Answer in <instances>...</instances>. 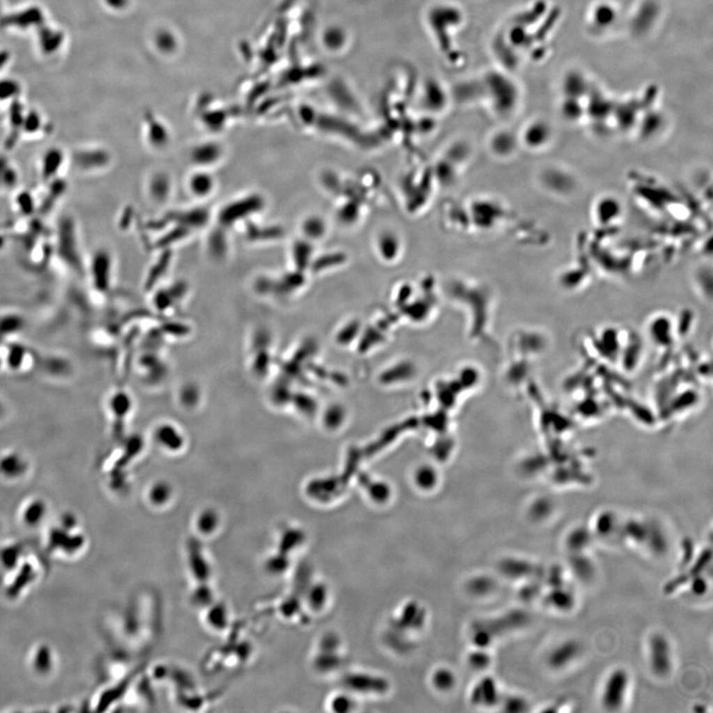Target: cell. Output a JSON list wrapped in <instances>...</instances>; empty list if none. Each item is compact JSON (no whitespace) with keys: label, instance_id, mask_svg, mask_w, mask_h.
<instances>
[{"label":"cell","instance_id":"cell-5","mask_svg":"<svg viewBox=\"0 0 713 713\" xmlns=\"http://www.w3.org/2000/svg\"><path fill=\"white\" fill-rule=\"evenodd\" d=\"M498 569L503 576L510 580H541L545 571L539 565L520 558H505L500 562Z\"/></svg>","mask_w":713,"mask_h":713},{"label":"cell","instance_id":"cell-18","mask_svg":"<svg viewBox=\"0 0 713 713\" xmlns=\"http://www.w3.org/2000/svg\"><path fill=\"white\" fill-rule=\"evenodd\" d=\"M148 142L153 149L161 150L169 145V135L166 127L158 122H151L147 131Z\"/></svg>","mask_w":713,"mask_h":713},{"label":"cell","instance_id":"cell-27","mask_svg":"<svg viewBox=\"0 0 713 713\" xmlns=\"http://www.w3.org/2000/svg\"><path fill=\"white\" fill-rule=\"evenodd\" d=\"M551 507L546 503H538L533 505L530 512L531 519L533 521H543L547 519L551 514Z\"/></svg>","mask_w":713,"mask_h":713},{"label":"cell","instance_id":"cell-17","mask_svg":"<svg viewBox=\"0 0 713 713\" xmlns=\"http://www.w3.org/2000/svg\"><path fill=\"white\" fill-rule=\"evenodd\" d=\"M648 533V523L640 520L630 519L621 527V534L628 542L644 545Z\"/></svg>","mask_w":713,"mask_h":713},{"label":"cell","instance_id":"cell-20","mask_svg":"<svg viewBox=\"0 0 713 713\" xmlns=\"http://www.w3.org/2000/svg\"><path fill=\"white\" fill-rule=\"evenodd\" d=\"M220 233H213L210 237H209L208 249L210 252L211 255L215 256H223L226 255V250H227V243H226V238L224 228L220 227Z\"/></svg>","mask_w":713,"mask_h":713},{"label":"cell","instance_id":"cell-15","mask_svg":"<svg viewBox=\"0 0 713 713\" xmlns=\"http://www.w3.org/2000/svg\"><path fill=\"white\" fill-rule=\"evenodd\" d=\"M472 700L477 705H484L486 707H493L500 703V693L496 682L489 677L482 680L473 691Z\"/></svg>","mask_w":713,"mask_h":713},{"label":"cell","instance_id":"cell-31","mask_svg":"<svg viewBox=\"0 0 713 713\" xmlns=\"http://www.w3.org/2000/svg\"><path fill=\"white\" fill-rule=\"evenodd\" d=\"M350 701L346 700L345 698H338L334 701V707L338 712H345V710H350Z\"/></svg>","mask_w":713,"mask_h":713},{"label":"cell","instance_id":"cell-6","mask_svg":"<svg viewBox=\"0 0 713 713\" xmlns=\"http://www.w3.org/2000/svg\"><path fill=\"white\" fill-rule=\"evenodd\" d=\"M582 653V646L576 640H565L556 645L547 656V664L551 669L562 670L575 663Z\"/></svg>","mask_w":713,"mask_h":713},{"label":"cell","instance_id":"cell-30","mask_svg":"<svg viewBox=\"0 0 713 713\" xmlns=\"http://www.w3.org/2000/svg\"><path fill=\"white\" fill-rule=\"evenodd\" d=\"M470 664L477 669H484V668L489 665L491 659H489L488 654L484 653V652H475V653L470 656Z\"/></svg>","mask_w":713,"mask_h":713},{"label":"cell","instance_id":"cell-26","mask_svg":"<svg viewBox=\"0 0 713 713\" xmlns=\"http://www.w3.org/2000/svg\"><path fill=\"white\" fill-rule=\"evenodd\" d=\"M682 552L681 566L682 568H687L693 562V555H695V545H693V541L691 539L686 538L682 541Z\"/></svg>","mask_w":713,"mask_h":713},{"label":"cell","instance_id":"cell-7","mask_svg":"<svg viewBox=\"0 0 713 713\" xmlns=\"http://www.w3.org/2000/svg\"><path fill=\"white\" fill-rule=\"evenodd\" d=\"M224 150L216 142H204L195 145L190 152V160L197 169H210L222 161Z\"/></svg>","mask_w":713,"mask_h":713},{"label":"cell","instance_id":"cell-1","mask_svg":"<svg viewBox=\"0 0 713 713\" xmlns=\"http://www.w3.org/2000/svg\"><path fill=\"white\" fill-rule=\"evenodd\" d=\"M265 207V197L256 192H252L228 201L218 211L216 220L220 227L227 230L238 224L249 222L252 218L262 213Z\"/></svg>","mask_w":713,"mask_h":713},{"label":"cell","instance_id":"cell-10","mask_svg":"<svg viewBox=\"0 0 713 713\" xmlns=\"http://www.w3.org/2000/svg\"><path fill=\"white\" fill-rule=\"evenodd\" d=\"M343 682L347 688L361 693H383L388 689L387 681L369 675H350Z\"/></svg>","mask_w":713,"mask_h":713},{"label":"cell","instance_id":"cell-3","mask_svg":"<svg viewBox=\"0 0 713 713\" xmlns=\"http://www.w3.org/2000/svg\"><path fill=\"white\" fill-rule=\"evenodd\" d=\"M630 677L627 670L622 668L613 670L607 676L602 686L601 705L607 712H618L624 707Z\"/></svg>","mask_w":713,"mask_h":713},{"label":"cell","instance_id":"cell-22","mask_svg":"<svg viewBox=\"0 0 713 713\" xmlns=\"http://www.w3.org/2000/svg\"><path fill=\"white\" fill-rule=\"evenodd\" d=\"M494 587L496 585H494L493 578H489V576H480V578L473 580L469 585L470 592L477 595H488L493 592Z\"/></svg>","mask_w":713,"mask_h":713},{"label":"cell","instance_id":"cell-21","mask_svg":"<svg viewBox=\"0 0 713 713\" xmlns=\"http://www.w3.org/2000/svg\"><path fill=\"white\" fill-rule=\"evenodd\" d=\"M432 467H420L415 473L416 484L422 489H431L435 486L437 477Z\"/></svg>","mask_w":713,"mask_h":713},{"label":"cell","instance_id":"cell-13","mask_svg":"<svg viewBox=\"0 0 713 713\" xmlns=\"http://www.w3.org/2000/svg\"><path fill=\"white\" fill-rule=\"evenodd\" d=\"M569 567L574 576L581 582L588 583L595 578V563L585 552L569 554Z\"/></svg>","mask_w":713,"mask_h":713},{"label":"cell","instance_id":"cell-2","mask_svg":"<svg viewBox=\"0 0 713 713\" xmlns=\"http://www.w3.org/2000/svg\"><path fill=\"white\" fill-rule=\"evenodd\" d=\"M530 620V616L526 611L521 609L509 611L498 620L481 621L474 626L473 637L475 644L480 647H486L493 642L494 638L500 636L503 633L520 629L526 626Z\"/></svg>","mask_w":713,"mask_h":713},{"label":"cell","instance_id":"cell-16","mask_svg":"<svg viewBox=\"0 0 713 713\" xmlns=\"http://www.w3.org/2000/svg\"><path fill=\"white\" fill-rule=\"evenodd\" d=\"M245 224H247L245 238L255 243L277 241L282 236V230L277 225H258L252 223V220Z\"/></svg>","mask_w":713,"mask_h":713},{"label":"cell","instance_id":"cell-23","mask_svg":"<svg viewBox=\"0 0 713 713\" xmlns=\"http://www.w3.org/2000/svg\"><path fill=\"white\" fill-rule=\"evenodd\" d=\"M541 592H542V585L539 583V578H532L520 590L519 595L522 601H533L534 599H537Z\"/></svg>","mask_w":713,"mask_h":713},{"label":"cell","instance_id":"cell-28","mask_svg":"<svg viewBox=\"0 0 713 713\" xmlns=\"http://www.w3.org/2000/svg\"><path fill=\"white\" fill-rule=\"evenodd\" d=\"M689 583H691V590L693 595L700 597V595H703L707 592L708 583L707 578H703L701 575L691 578Z\"/></svg>","mask_w":713,"mask_h":713},{"label":"cell","instance_id":"cell-19","mask_svg":"<svg viewBox=\"0 0 713 713\" xmlns=\"http://www.w3.org/2000/svg\"><path fill=\"white\" fill-rule=\"evenodd\" d=\"M618 530V522L615 515L611 512H604L595 519L594 534L601 537H609Z\"/></svg>","mask_w":713,"mask_h":713},{"label":"cell","instance_id":"cell-14","mask_svg":"<svg viewBox=\"0 0 713 713\" xmlns=\"http://www.w3.org/2000/svg\"><path fill=\"white\" fill-rule=\"evenodd\" d=\"M644 545L647 546L652 555L656 557L665 556L669 550V539L667 533L657 523H648V533Z\"/></svg>","mask_w":713,"mask_h":713},{"label":"cell","instance_id":"cell-24","mask_svg":"<svg viewBox=\"0 0 713 713\" xmlns=\"http://www.w3.org/2000/svg\"><path fill=\"white\" fill-rule=\"evenodd\" d=\"M543 578H545L546 585L549 588L565 585L564 569L560 566H554L548 571H544Z\"/></svg>","mask_w":713,"mask_h":713},{"label":"cell","instance_id":"cell-8","mask_svg":"<svg viewBox=\"0 0 713 713\" xmlns=\"http://www.w3.org/2000/svg\"><path fill=\"white\" fill-rule=\"evenodd\" d=\"M187 192L194 199H208L215 192V176L211 174L209 169L195 168L194 171L187 176Z\"/></svg>","mask_w":713,"mask_h":713},{"label":"cell","instance_id":"cell-25","mask_svg":"<svg viewBox=\"0 0 713 713\" xmlns=\"http://www.w3.org/2000/svg\"><path fill=\"white\" fill-rule=\"evenodd\" d=\"M528 703L521 696H509L505 703V710L508 712H523L528 710Z\"/></svg>","mask_w":713,"mask_h":713},{"label":"cell","instance_id":"cell-9","mask_svg":"<svg viewBox=\"0 0 713 713\" xmlns=\"http://www.w3.org/2000/svg\"><path fill=\"white\" fill-rule=\"evenodd\" d=\"M171 185L173 183L168 174L163 171L152 174L147 183V192L151 201L159 204L168 201L173 190Z\"/></svg>","mask_w":713,"mask_h":713},{"label":"cell","instance_id":"cell-4","mask_svg":"<svg viewBox=\"0 0 713 713\" xmlns=\"http://www.w3.org/2000/svg\"><path fill=\"white\" fill-rule=\"evenodd\" d=\"M648 664L652 674L666 677L670 674L674 665L672 645L662 633L652 635L648 641Z\"/></svg>","mask_w":713,"mask_h":713},{"label":"cell","instance_id":"cell-12","mask_svg":"<svg viewBox=\"0 0 713 713\" xmlns=\"http://www.w3.org/2000/svg\"><path fill=\"white\" fill-rule=\"evenodd\" d=\"M594 532L587 527L578 526L572 529L565 538V547L569 554L585 553L592 544Z\"/></svg>","mask_w":713,"mask_h":713},{"label":"cell","instance_id":"cell-29","mask_svg":"<svg viewBox=\"0 0 713 713\" xmlns=\"http://www.w3.org/2000/svg\"><path fill=\"white\" fill-rule=\"evenodd\" d=\"M434 682L439 689H449L454 682L453 675L448 670H439L435 675Z\"/></svg>","mask_w":713,"mask_h":713},{"label":"cell","instance_id":"cell-11","mask_svg":"<svg viewBox=\"0 0 713 713\" xmlns=\"http://www.w3.org/2000/svg\"><path fill=\"white\" fill-rule=\"evenodd\" d=\"M546 606L559 613H566L573 609L576 604L575 594L566 585L550 588L545 595Z\"/></svg>","mask_w":713,"mask_h":713}]
</instances>
